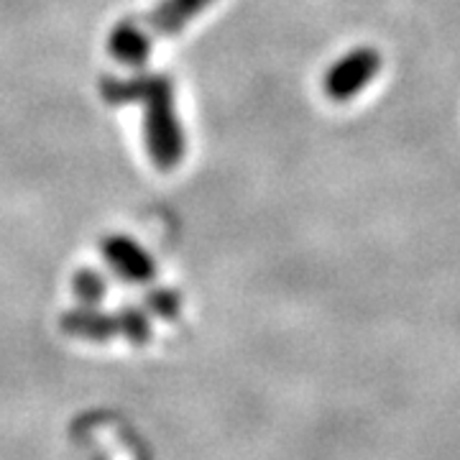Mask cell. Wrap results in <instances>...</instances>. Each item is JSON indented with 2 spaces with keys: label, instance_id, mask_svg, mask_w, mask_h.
I'll list each match as a JSON object with an SVG mask.
<instances>
[{
  "label": "cell",
  "instance_id": "5b68a950",
  "mask_svg": "<svg viewBox=\"0 0 460 460\" xmlns=\"http://www.w3.org/2000/svg\"><path fill=\"white\" fill-rule=\"evenodd\" d=\"M213 3L215 0H162L141 23L154 41L172 39V36H180L184 26L202 16L205 8H210Z\"/></svg>",
  "mask_w": 460,
  "mask_h": 460
},
{
  "label": "cell",
  "instance_id": "277c9868",
  "mask_svg": "<svg viewBox=\"0 0 460 460\" xmlns=\"http://www.w3.org/2000/svg\"><path fill=\"white\" fill-rule=\"evenodd\" d=\"M102 259L123 281L148 284L156 279V261L146 248L136 243L126 233H111L102 241Z\"/></svg>",
  "mask_w": 460,
  "mask_h": 460
},
{
  "label": "cell",
  "instance_id": "3957f363",
  "mask_svg": "<svg viewBox=\"0 0 460 460\" xmlns=\"http://www.w3.org/2000/svg\"><path fill=\"white\" fill-rule=\"evenodd\" d=\"M381 62H384L381 51L374 49V47L350 49L338 62H332L325 72V80H323L325 95L330 100H338V102L353 100L366 84L376 77Z\"/></svg>",
  "mask_w": 460,
  "mask_h": 460
},
{
  "label": "cell",
  "instance_id": "52a82bcc",
  "mask_svg": "<svg viewBox=\"0 0 460 460\" xmlns=\"http://www.w3.org/2000/svg\"><path fill=\"white\" fill-rule=\"evenodd\" d=\"M72 289L83 302V307H98L105 296V279L95 269H80L72 279Z\"/></svg>",
  "mask_w": 460,
  "mask_h": 460
},
{
  "label": "cell",
  "instance_id": "8992f818",
  "mask_svg": "<svg viewBox=\"0 0 460 460\" xmlns=\"http://www.w3.org/2000/svg\"><path fill=\"white\" fill-rule=\"evenodd\" d=\"M154 44L156 41L151 39V33L144 29L141 21L126 18V21L115 23L113 31L108 36V54L123 66H144L151 57Z\"/></svg>",
  "mask_w": 460,
  "mask_h": 460
},
{
  "label": "cell",
  "instance_id": "7a4b0ae2",
  "mask_svg": "<svg viewBox=\"0 0 460 460\" xmlns=\"http://www.w3.org/2000/svg\"><path fill=\"white\" fill-rule=\"evenodd\" d=\"M59 325L66 335L90 343H108L123 335L128 343L146 345L151 341V323L141 307H120L118 313H98L95 307H77L62 314Z\"/></svg>",
  "mask_w": 460,
  "mask_h": 460
},
{
  "label": "cell",
  "instance_id": "ba28073f",
  "mask_svg": "<svg viewBox=\"0 0 460 460\" xmlns=\"http://www.w3.org/2000/svg\"><path fill=\"white\" fill-rule=\"evenodd\" d=\"M148 310L159 314L162 320H177L181 313V296L174 289H154L146 295Z\"/></svg>",
  "mask_w": 460,
  "mask_h": 460
},
{
  "label": "cell",
  "instance_id": "6da1fadb",
  "mask_svg": "<svg viewBox=\"0 0 460 460\" xmlns=\"http://www.w3.org/2000/svg\"><path fill=\"white\" fill-rule=\"evenodd\" d=\"M100 95L111 105H144V141L148 159L159 169H177L184 159V131H181L174 84L166 75L141 72L133 77H102Z\"/></svg>",
  "mask_w": 460,
  "mask_h": 460
}]
</instances>
